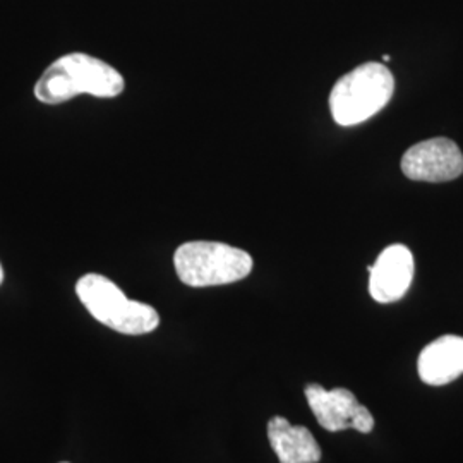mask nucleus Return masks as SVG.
Masks as SVG:
<instances>
[{
	"mask_svg": "<svg viewBox=\"0 0 463 463\" xmlns=\"http://www.w3.org/2000/svg\"><path fill=\"white\" fill-rule=\"evenodd\" d=\"M124 88L116 67L86 53H69L45 69L34 84V97L45 105H61L78 95L116 99Z\"/></svg>",
	"mask_w": 463,
	"mask_h": 463,
	"instance_id": "1",
	"label": "nucleus"
},
{
	"mask_svg": "<svg viewBox=\"0 0 463 463\" xmlns=\"http://www.w3.org/2000/svg\"><path fill=\"white\" fill-rule=\"evenodd\" d=\"M395 80L380 62H365L342 76L330 95L331 116L338 126L350 128L381 112L393 97Z\"/></svg>",
	"mask_w": 463,
	"mask_h": 463,
	"instance_id": "2",
	"label": "nucleus"
},
{
	"mask_svg": "<svg viewBox=\"0 0 463 463\" xmlns=\"http://www.w3.org/2000/svg\"><path fill=\"white\" fill-rule=\"evenodd\" d=\"M76 294L90 315L117 333L146 335L160 325L155 307L126 298L116 283L103 275H84L76 283Z\"/></svg>",
	"mask_w": 463,
	"mask_h": 463,
	"instance_id": "3",
	"label": "nucleus"
},
{
	"mask_svg": "<svg viewBox=\"0 0 463 463\" xmlns=\"http://www.w3.org/2000/svg\"><path fill=\"white\" fill-rule=\"evenodd\" d=\"M174 266L184 285L201 288L246 279L252 271V258L246 250L222 242L193 241L175 250Z\"/></svg>",
	"mask_w": 463,
	"mask_h": 463,
	"instance_id": "4",
	"label": "nucleus"
},
{
	"mask_svg": "<svg viewBox=\"0 0 463 463\" xmlns=\"http://www.w3.org/2000/svg\"><path fill=\"white\" fill-rule=\"evenodd\" d=\"M306 398L319 426L330 432L355 430L369 434L374 430V417L347 388L325 390L321 384L306 386Z\"/></svg>",
	"mask_w": 463,
	"mask_h": 463,
	"instance_id": "5",
	"label": "nucleus"
},
{
	"mask_svg": "<svg viewBox=\"0 0 463 463\" xmlns=\"http://www.w3.org/2000/svg\"><path fill=\"white\" fill-rule=\"evenodd\" d=\"M402 172L411 181L448 183L463 174V155L458 145L448 137L420 141L402 158Z\"/></svg>",
	"mask_w": 463,
	"mask_h": 463,
	"instance_id": "6",
	"label": "nucleus"
},
{
	"mask_svg": "<svg viewBox=\"0 0 463 463\" xmlns=\"http://www.w3.org/2000/svg\"><path fill=\"white\" fill-rule=\"evenodd\" d=\"M414 256L411 249L393 244L384 249L369 269V294L380 304L397 302L414 280Z\"/></svg>",
	"mask_w": 463,
	"mask_h": 463,
	"instance_id": "7",
	"label": "nucleus"
},
{
	"mask_svg": "<svg viewBox=\"0 0 463 463\" xmlns=\"http://www.w3.org/2000/svg\"><path fill=\"white\" fill-rule=\"evenodd\" d=\"M420 380L430 386H443L463 374V336L445 335L424 348L417 361Z\"/></svg>",
	"mask_w": 463,
	"mask_h": 463,
	"instance_id": "8",
	"label": "nucleus"
},
{
	"mask_svg": "<svg viewBox=\"0 0 463 463\" xmlns=\"http://www.w3.org/2000/svg\"><path fill=\"white\" fill-rule=\"evenodd\" d=\"M268 439L280 463H317L321 460V448L313 432L304 426H292L280 415L269 419Z\"/></svg>",
	"mask_w": 463,
	"mask_h": 463,
	"instance_id": "9",
	"label": "nucleus"
},
{
	"mask_svg": "<svg viewBox=\"0 0 463 463\" xmlns=\"http://www.w3.org/2000/svg\"><path fill=\"white\" fill-rule=\"evenodd\" d=\"M2 281H4V269H2V265H0V285H2Z\"/></svg>",
	"mask_w": 463,
	"mask_h": 463,
	"instance_id": "10",
	"label": "nucleus"
},
{
	"mask_svg": "<svg viewBox=\"0 0 463 463\" xmlns=\"http://www.w3.org/2000/svg\"><path fill=\"white\" fill-rule=\"evenodd\" d=\"M390 59H392V57H390V55H383V61H384V62H388V61H390Z\"/></svg>",
	"mask_w": 463,
	"mask_h": 463,
	"instance_id": "11",
	"label": "nucleus"
},
{
	"mask_svg": "<svg viewBox=\"0 0 463 463\" xmlns=\"http://www.w3.org/2000/svg\"><path fill=\"white\" fill-rule=\"evenodd\" d=\"M62 463H67V462H62Z\"/></svg>",
	"mask_w": 463,
	"mask_h": 463,
	"instance_id": "12",
	"label": "nucleus"
}]
</instances>
